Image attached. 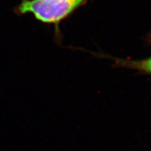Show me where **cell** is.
I'll return each mask as SVG.
<instances>
[{
  "mask_svg": "<svg viewBox=\"0 0 151 151\" xmlns=\"http://www.w3.org/2000/svg\"><path fill=\"white\" fill-rule=\"evenodd\" d=\"M88 0H22L14 12L17 16L30 14L39 22L54 24L58 27L62 21L77 9L84 6Z\"/></svg>",
  "mask_w": 151,
  "mask_h": 151,
  "instance_id": "1",
  "label": "cell"
},
{
  "mask_svg": "<svg viewBox=\"0 0 151 151\" xmlns=\"http://www.w3.org/2000/svg\"><path fill=\"white\" fill-rule=\"evenodd\" d=\"M115 63L117 67L134 69L141 73L151 75V57L139 60L118 59L116 60Z\"/></svg>",
  "mask_w": 151,
  "mask_h": 151,
  "instance_id": "2",
  "label": "cell"
}]
</instances>
